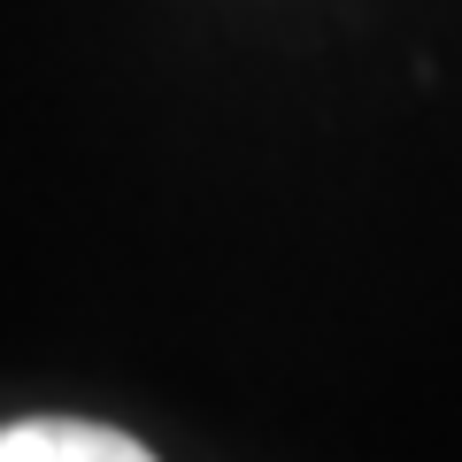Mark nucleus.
<instances>
[{"label": "nucleus", "instance_id": "1", "mask_svg": "<svg viewBox=\"0 0 462 462\" xmlns=\"http://www.w3.org/2000/svg\"><path fill=\"white\" fill-rule=\"evenodd\" d=\"M0 462H154V455L116 424L32 416V424H0Z\"/></svg>", "mask_w": 462, "mask_h": 462}]
</instances>
